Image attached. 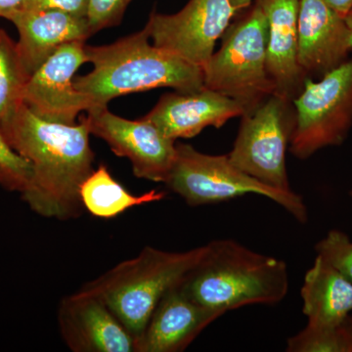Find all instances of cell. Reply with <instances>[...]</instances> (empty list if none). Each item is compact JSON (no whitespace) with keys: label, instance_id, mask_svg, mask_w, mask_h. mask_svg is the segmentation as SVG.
<instances>
[{"label":"cell","instance_id":"6da1fadb","mask_svg":"<svg viewBox=\"0 0 352 352\" xmlns=\"http://www.w3.org/2000/svg\"><path fill=\"white\" fill-rule=\"evenodd\" d=\"M14 151L31 164L32 178L22 199L36 214L69 220L82 214L80 191L94 170L85 118L67 124L41 119L21 103L0 124Z\"/></svg>","mask_w":352,"mask_h":352},{"label":"cell","instance_id":"7a4b0ae2","mask_svg":"<svg viewBox=\"0 0 352 352\" xmlns=\"http://www.w3.org/2000/svg\"><path fill=\"white\" fill-rule=\"evenodd\" d=\"M85 54L94 69L74 82L91 101L92 108L106 107L122 95L157 88L184 94L204 88L203 69L157 47L145 27L107 45H85Z\"/></svg>","mask_w":352,"mask_h":352},{"label":"cell","instance_id":"3957f363","mask_svg":"<svg viewBox=\"0 0 352 352\" xmlns=\"http://www.w3.org/2000/svg\"><path fill=\"white\" fill-rule=\"evenodd\" d=\"M288 266L231 239L208 243L203 258L178 285L188 298L226 314L247 305H275L288 295Z\"/></svg>","mask_w":352,"mask_h":352},{"label":"cell","instance_id":"277c9868","mask_svg":"<svg viewBox=\"0 0 352 352\" xmlns=\"http://www.w3.org/2000/svg\"><path fill=\"white\" fill-rule=\"evenodd\" d=\"M206 250L207 245L186 252L145 247L82 288L100 296L138 340L157 303L182 283Z\"/></svg>","mask_w":352,"mask_h":352},{"label":"cell","instance_id":"5b68a950","mask_svg":"<svg viewBox=\"0 0 352 352\" xmlns=\"http://www.w3.org/2000/svg\"><path fill=\"white\" fill-rule=\"evenodd\" d=\"M267 20L254 3L227 28L221 47L203 68L204 87L237 101L245 113L254 112L275 92L267 72Z\"/></svg>","mask_w":352,"mask_h":352},{"label":"cell","instance_id":"8992f818","mask_svg":"<svg viewBox=\"0 0 352 352\" xmlns=\"http://www.w3.org/2000/svg\"><path fill=\"white\" fill-rule=\"evenodd\" d=\"M166 185L190 207L256 194L276 203L300 223H307L308 220L307 207L302 196L258 182L234 166L228 155L204 154L188 144H176L175 164Z\"/></svg>","mask_w":352,"mask_h":352},{"label":"cell","instance_id":"52a82bcc","mask_svg":"<svg viewBox=\"0 0 352 352\" xmlns=\"http://www.w3.org/2000/svg\"><path fill=\"white\" fill-rule=\"evenodd\" d=\"M293 105L296 124L289 148L294 156L307 160L342 145L352 127V57L318 82L307 78Z\"/></svg>","mask_w":352,"mask_h":352},{"label":"cell","instance_id":"ba28073f","mask_svg":"<svg viewBox=\"0 0 352 352\" xmlns=\"http://www.w3.org/2000/svg\"><path fill=\"white\" fill-rule=\"evenodd\" d=\"M239 131L228 154L234 166L258 182L282 191H293L286 153L296 124L293 101L268 97L252 113L242 116Z\"/></svg>","mask_w":352,"mask_h":352},{"label":"cell","instance_id":"9c48e42d","mask_svg":"<svg viewBox=\"0 0 352 352\" xmlns=\"http://www.w3.org/2000/svg\"><path fill=\"white\" fill-rule=\"evenodd\" d=\"M236 14L230 0H189L179 12H153L145 28L157 47L203 69Z\"/></svg>","mask_w":352,"mask_h":352},{"label":"cell","instance_id":"30bf717a","mask_svg":"<svg viewBox=\"0 0 352 352\" xmlns=\"http://www.w3.org/2000/svg\"><path fill=\"white\" fill-rule=\"evenodd\" d=\"M85 118L90 134L105 141L116 156L126 157L136 177L166 184L175 162V140L145 118L124 119L108 106L91 108Z\"/></svg>","mask_w":352,"mask_h":352},{"label":"cell","instance_id":"8fae6325","mask_svg":"<svg viewBox=\"0 0 352 352\" xmlns=\"http://www.w3.org/2000/svg\"><path fill=\"white\" fill-rule=\"evenodd\" d=\"M85 41L64 44L28 80L23 103L41 119L75 124L91 101L75 87V74L87 63Z\"/></svg>","mask_w":352,"mask_h":352},{"label":"cell","instance_id":"7c38bea8","mask_svg":"<svg viewBox=\"0 0 352 352\" xmlns=\"http://www.w3.org/2000/svg\"><path fill=\"white\" fill-rule=\"evenodd\" d=\"M58 326L74 352H136L138 340L107 303L82 288L66 296L58 309Z\"/></svg>","mask_w":352,"mask_h":352},{"label":"cell","instance_id":"4fadbf2b","mask_svg":"<svg viewBox=\"0 0 352 352\" xmlns=\"http://www.w3.org/2000/svg\"><path fill=\"white\" fill-rule=\"evenodd\" d=\"M245 109L230 97L204 87L195 92H171L162 96L145 116L173 140L195 138L208 126L220 129Z\"/></svg>","mask_w":352,"mask_h":352},{"label":"cell","instance_id":"5bb4252c","mask_svg":"<svg viewBox=\"0 0 352 352\" xmlns=\"http://www.w3.org/2000/svg\"><path fill=\"white\" fill-rule=\"evenodd\" d=\"M351 50L344 17L326 0H300L298 57L305 75H325L344 63Z\"/></svg>","mask_w":352,"mask_h":352},{"label":"cell","instance_id":"9a60e30c","mask_svg":"<svg viewBox=\"0 0 352 352\" xmlns=\"http://www.w3.org/2000/svg\"><path fill=\"white\" fill-rule=\"evenodd\" d=\"M1 18L10 21L19 32L17 50L29 78L64 44L92 36L87 17L62 11L14 9Z\"/></svg>","mask_w":352,"mask_h":352},{"label":"cell","instance_id":"2e32d148","mask_svg":"<svg viewBox=\"0 0 352 352\" xmlns=\"http://www.w3.org/2000/svg\"><path fill=\"white\" fill-rule=\"evenodd\" d=\"M221 311L199 305L178 288L171 289L157 303L138 340L136 352H182Z\"/></svg>","mask_w":352,"mask_h":352},{"label":"cell","instance_id":"e0dca14e","mask_svg":"<svg viewBox=\"0 0 352 352\" xmlns=\"http://www.w3.org/2000/svg\"><path fill=\"white\" fill-rule=\"evenodd\" d=\"M268 24L267 72L274 94L293 101L308 78L298 57L300 0H256Z\"/></svg>","mask_w":352,"mask_h":352},{"label":"cell","instance_id":"ac0fdd59","mask_svg":"<svg viewBox=\"0 0 352 352\" xmlns=\"http://www.w3.org/2000/svg\"><path fill=\"white\" fill-rule=\"evenodd\" d=\"M300 296L310 325L340 327L352 314V282L321 256L305 273Z\"/></svg>","mask_w":352,"mask_h":352},{"label":"cell","instance_id":"d6986e66","mask_svg":"<svg viewBox=\"0 0 352 352\" xmlns=\"http://www.w3.org/2000/svg\"><path fill=\"white\" fill-rule=\"evenodd\" d=\"M83 208L99 219H113L129 208L160 201L164 192L151 190L142 195H133L111 175L107 166L100 164L82 183L80 191Z\"/></svg>","mask_w":352,"mask_h":352},{"label":"cell","instance_id":"ffe728a7","mask_svg":"<svg viewBox=\"0 0 352 352\" xmlns=\"http://www.w3.org/2000/svg\"><path fill=\"white\" fill-rule=\"evenodd\" d=\"M29 76L25 73L17 43L0 30V124L23 103V91Z\"/></svg>","mask_w":352,"mask_h":352},{"label":"cell","instance_id":"44dd1931","mask_svg":"<svg viewBox=\"0 0 352 352\" xmlns=\"http://www.w3.org/2000/svg\"><path fill=\"white\" fill-rule=\"evenodd\" d=\"M289 352H352L351 342L342 326L321 327L307 324V327L287 340Z\"/></svg>","mask_w":352,"mask_h":352},{"label":"cell","instance_id":"7402d4cb","mask_svg":"<svg viewBox=\"0 0 352 352\" xmlns=\"http://www.w3.org/2000/svg\"><path fill=\"white\" fill-rule=\"evenodd\" d=\"M32 178L31 164L14 151L0 132V186L22 195L30 188Z\"/></svg>","mask_w":352,"mask_h":352},{"label":"cell","instance_id":"603a6c76","mask_svg":"<svg viewBox=\"0 0 352 352\" xmlns=\"http://www.w3.org/2000/svg\"><path fill=\"white\" fill-rule=\"evenodd\" d=\"M315 252L352 282V241L346 233L329 231L315 245Z\"/></svg>","mask_w":352,"mask_h":352},{"label":"cell","instance_id":"cb8c5ba5","mask_svg":"<svg viewBox=\"0 0 352 352\" xmlns=\"http://www.w3.org/2000/svg\"><path fill=\"white\" fill-rule=\"evenodd\" d=\"M132 0H88L87 20L91 34L120 24Z\"/></svg>","mask_w":352,"mask_h":352},{"label":"cell","instance_id":"d4e9b609","mask_svg":"<svg viewBox=\"0 0 352 352\" xmlns=\"http://www.w3.org/2000/svg\"><path fill=\"white\" fill-rule=\"evenodd\" d=\"M18 9L58 10L87 18L88 0H25Z\"/></svg>","mask_w":352,"mask_h":352},{"label":"cell","instance_id":"484cf974","mask_svg":"<svg viewBox=\"0 0 352 352\" xmlns=\"http://www.w3.org/2000/svg\"><path fill=\"white\" fill-rule=\"evenodd\" d=\"M326 1L342 17H346V14L352 9V0H326Z\"/></svg>","mask_w":352,"mask_h":352},{"label":"cell","instance_id":"4316f807","mask_svg":"<svg viewBox=\"0 0 352 352\" xmlns=\"http://www.w3.org/2000/svg\"><path fill=\"white\" fill-rule=\"evenodd\" d=\"M25 0H0V18L2 14L18 9Z\"/></svg>","mask_w":352,"mask_h":352},{"label":"cell","instance_id":"83f0119b","mask_svg":"<svg viewBox=\"0 0 352 352\" xmlns=\"http://www.w3.org/2000/svg\"><path fill=\"white\" fill-rule=\"evenodd\" d=\"M252 1H254V0H230L231 4H232L237 13L249 8Z\"/></svg>","mask_w":352,"mask_h":352},{"label":"cell","instance_id":"f1b7e54d","mask_svg":"<svg viewBox=\"0 0 352 352\" xmlns=\"http://www.w3.org/2000/svg\"><path fill=\"white\" fill-rule=\"evenodd\" d=\"M342 327L344 329V333H346L347 339H349V342H351L352 349V314L347 317L346 321L342 324Z\"/></svg>","mask_w":352,"mask_h":352},{"label":"cell","instance_id":"f546056e","mask_svg":"<svg viewBox=\"0 0 352 352\" xmlns=\"http://www.w3.org/2000/svg\"><path fill=\"white\" fill-rule=\"evenodd\" d=\"M344 19H346L347 27H349V39H351V46L352 50V9L351 11H349V13L346 14V17H344Z\"/></svg>","mask_w":352,"mask_h":352},{"label":"cell","instance_id":"4dcf8cb0","mask_svg":"<svg viewBox=\"0 0 352 352\" xmlns=\"http://www.w3.org/2000/svg\"><path fill=\"white\" fill-rule=\"evenodd\" d=\"M349 195H351V199H352V189L351 190V191H349Z\"/></svg>","mask_w":352,"mask_h":352}]
</instances>
